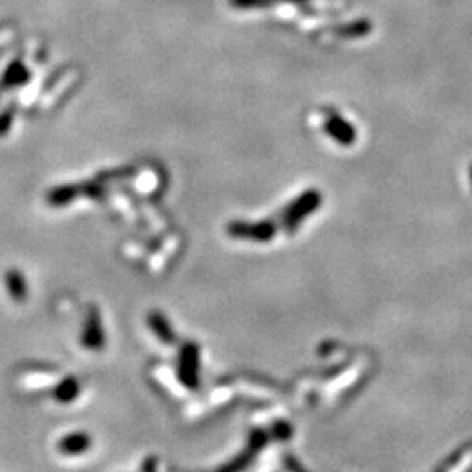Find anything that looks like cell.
I'll return each instance as SVG.
<instances>
[{"label": "cell", "mask_w": 472, "mask_h": 472, "mask_svg": "<svg viewBox=\"0 0 472 472\" xmlns=\"http://www.w3.org/2000/svg\"><path fill=\"white\" fill-rule=\"evenodd\" d=\"M322 203V194L315 189H310V191L303 192L296 201L290 203L287 206L285 213H283V224L289 231L296 229L297 226L301 224V220L308 215V213H313L315 210L320 206Z\"/></svg>", "instance_id": "cell-1"}, {"label": "cell", "mask_w": 472, "mask_h": 472, "mask_svg": "<svg viewBox=\"0 0 472 472\" xmlns=\"http://www.w3.org/2000/svg\"><path fill=\"white\" fill-rule=\"evenodd\" d=\"M324 129L334 142L341 143L345 147H350L357 140L355 126L350 124L343 115L336 114V112H327V117L324 121Z\"/></svg>", "instance_id": "cell-2"}, {"label": "cell", "mask_w": 472, "mask_h": 472, "mask_svg": "<svg viewBox=\"0 0 472 472\" xmlns=\"http://www.w3.org/2000/svg\"><path fill=\"white\" fill-rule=\"evenodd\" d=\"M231 236L250 238V240L266 241L275 236V224L273 222H233L227 227Z\"/></svg>", "instance_id": "cell-3"}, {"label": "cell", "mask_w": 472, "mask_h": 472, "mask_svg": "<svg viewBox=\"0 0 472 472\" xmlns=\"http://www.w3.org/2000/svg\"><path fill=\"white\" fill-rule=\"evenodd\" d=\"M83 192V184L80 185H62V187H55L48 192L45 199L51 206H65L69 205L72 199H76Z\"/></svg>", "instance_id": "cell-4"}, {"label": "cell", "mask_w": 472, "mask_h": 472, "mask_svg": "<svg viewBox=\"0 0 472 472\" xmlns=\"http://www.w3.org/2000/svg\"><path fill=\"white\" fill-rule=\"evenodd\" d=\"M371 30H373V23H371L369 20H357V21H352V23L339 24V27L332 28V31H334V34L341 38L366 37Z\"/></svg>", "instance_id": "cell-5"}, {"label": "cell", "mask_w": 472, "mask_h": 472, "mask_svg": "<svg viewBox=\"0 0 472 472\" xmlns=\"http://www.w3.org/2000/svg\"><path fill=\"white\" fill-rule=\"evenodd\" d=\"M6 283H7V290H9L10 297H13L16 303H23L27 299V280H24L23 273L20 269H9L6 275Z\"/></svg>", "instance_id": "cell-6"}, {"label": "cell", "mask_w": 472, "mask_h": 472, "mask_svg": "<svg viewBox=\"0 0 472 472\" xmlns=\"http://www.w3.org/2000/svg\"><path fill=\"white\" fill-rule=\"evenodd\" d=\"M86 448H90V437L86 434H70V436L63 437L58 444V450L65 455H77L83 453Z\"/></svg>", "instance_id": "cell-7"}, {"label": "cell", "mask_w": 472, "mask_h": 472, "mask_svg": "<svg viewBox=\"0 0 472 472\" xmlns=\"http://www.w3.org/2000/svg\"><path fill=\"white\" fill-rule=\"evenodd\" d=\"M28 80V70L21 65L20 62H14L13 65L7 69L6 76H3V84L6 86H21Z\"/></svg>", "instance_id": "cell-8"}, {"label": "cell", "mask_w": 472, "mask_h": 472, "mask_svg": "<svg viewBox=\"0 0 472 472\" xmlns=\"http://www.w3.org/2000/svg\"><path fill=\"white\" fill-rule=\"evenodd\" d=\"M77 390H79L77 381L73 380V378H69V380H65L58 388H56V399H58L59 402H69L76 397Z\"/></svg>", "instance_id": "cell-9"}, {"label": "cell", "mask_w": 472, "mask_h": 472, "mask_svg": "<svg viewBox=\"0 0 472 472\" xmlns=\"http://www.w3.org/2000/svg\"><path fill=\"white\" fill-rule=\"evenodd\" d=\"M236 9H264L271 6L273 0H231Z\"/></svg>", "instance_id": "cell-10"}, {"label": "cell", "mask_w": 472, "mask_h": 472, "mask_svg": "<svg viewBox=\"0 0 472 472\" xmlns=\"http://www.w3.org/2000/svg\"><path fill=\"white\" fill-rule=\"evenodd\" d=\"M150 324H152L154 331H156L157 334H159L161 338L164 339V341H170V339H171V341H173V336L166 334V331H164V329H166V324H164L163 317H159V315L154 313V317L150 318Z\"/></svg>", "instance_id": "cell-11"}, {"label": "cell", "mask_w": 472, "mask_h": 472, "mask_svg": "<svg viewBox=\"0 0 472 472\" xmlns=\"http://www.w3.org/2000/svg\"><path fill=\"white\" fill-rule=\"evenodd\" d=\"M469 180H471V187H472V164H471V168H469Z\"/></svg>", "instance_id": "cell-12"}, {"label": "cell", "mask_w": 472, "mask_h": 472, "mask_svg": "<svg viewBox=\"0 0 472 472\" xmlns=\"http://www.w3.org/2000/svg\"><path fill=\"white\" fill-rule=\"evenodd\" d=\"M292 2H297V3H304L306 0H292Z\"/></svg>", "instance_id": "cell-13"}]
</instances>
